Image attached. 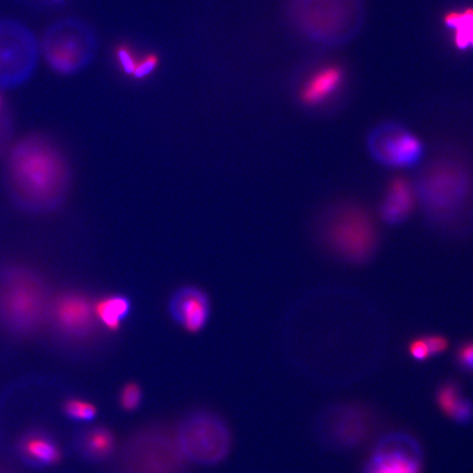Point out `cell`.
I'll return each mask as SVG.
<instances>
[{"label": "cell", "mask_w": 473, "mask_h": 473, "mask_svg": "<svg viewBox=\"0 0 473 473\" xmlns=\"http://www.w3.org/2000/svg\"><path fill=\"white\" fill-rule=\"evenodd\" d=\"M22 448L29 458L43 465H53L61 459L58 447L51 440L43 436L35 435L26 438Z\"/></svg>", "instance_id": "2e32d148"}, {"label": "cell", "mask_w": 473, "mask_h": 473, "mask_svg": "<svg viewBox=\"0 0 473 473\" xmlns=\"http://www.w3.org/2000/svg\"><path fill=\"white\" fill-rule=\"evenodd\" d=\"M427 345L430 348L431 356H438L447 351L449 342L444 335H424Z\"/></svg>", "instance_id": "cb8c5ba5"}, {"label": "cell", "mask_w": 473, "mask_h": 473, "mask_svg": "<svg viewBox=\"0 0 473 473\" xmlns=\"http://www.w3.org/2000/svg\"><path fill=\"white\" fill-rule=\"evenodd\" d=\"M367 147L379 165L396 169L417 165L424 154L422 141L401 124L394 122L375 127L368 135Z\"/></svg>", "instance_id": "277c9868"}, {"label": "cell", "mask_w": 473, "mask_h": 473, "mask_svg": "<svg viewBox=\"0 0 473 473\" xmlns=\"http://www.w3.org/2000/svg\"><path fill=\"white\" fill-rule=\"evenodd\" d=\"M113 436L104 428H95L88 433L85 438V447L88 454L95 457H104L113 449Z\"/></svg>", "instance_id": "e0dca14e"}, {"label": "cell", "mask_w": 473, "mask_h": 473, "mask_svg": "<svg viewBox=\"0 0 473 473\" xmlns=\"http://www.w3.org/2000/svg\"><path fill=\"white\" fill-rule=\"evenodd\" d=\"M13 182L19 193L33 203L51 205L58 200L66 184L61 158L47 147L24 145L13 156Z\"/></svg>", "instance_id": "7a4b0ae2"}, {"label": "cell", "mask_w": 473, "mask_h": 473, "mask_svg": "<svg viewBox=\"0 0 473 473\" xmlns=\"http://www.w3.org/2000/svg\"><path fill=\"white\" fill-rule=\"evenodd\" d=\"M296 26L314 43L341 47L360 33L365 19L363 0H293Z\"/></svg>", "instance_id": "6da1fadb"}, {"label": "cell", "mask_w": 473, "mask_h": 473, "mask_svg": "<svg viewBox=\"0 0 473 473\" xmlns=\"http://www.w3.org/2000/svg\"><path fill=\"white\" fill-rule=\"evenodd\" d=\"M55 318L63 331L79 335L90 329L95 318V305L85 296L68 294L57 301Z\"/></svg>", "instance_id": "30bf717a"}, {"label": "cell", "mask_w": 473, "mask_h": 473, "mask_svg": "<svg viewBox=\"0 0 473 473\" xmlns=\"http://www.w3.org/2000/svg\"><path fill=\"white\" fill-rule=\"evenodd\" d=\"M468 189V179L461 168L449 163L436 165L419 179L417 194L427 209L446 211L460 204Z\"/></svg>", "instance_id": "8992f818"}, {"label": "cell", "mask_w": 473, "mask_h": 473, "mask_svg": "<svg viewBox=\"0 0 473 473\" xmlns=\"http://www.w3.org/2000/svg\"><path fill=\"white\" fill-rule=\"evenodd\" d=\"M436 403L446 417L458 424H468L473 419V401L465 396L460 387L446 381L436 391Z\"/></svg>", "instance_id": "7c38bea8"}, {"label": "cell", "mask_w": 473, "mask_h": 473, "mask_svg": "<svg viewBox=\"0 0 473 473\" xmlns=\"http://www.w3.org/2000/svg\"><path fill=\"white\" fill-rule=\"evenodd\" d=\"M170 316L190 333L203 330L211 316V300L205 291L195 286L179 288L168 303Z\"/></svg>", "instance_id": "9c48e42d"}, {"label": "cell", "mask_w": 473, "mask_h": 473, "mask_svg": "<svg viewBox=\"0 0 473 473\" xmlns=\"http://www.w3.org/2000/svg\"><path fill=\"white\" fill-rule=\"evenodd\" d=\"M343 80V72L335 66L316 72L301 90V100L309 106L320 104L333 95Z\"/></svg>", "instance_id": "4fadbf2b"}, {"label": "cell", "mask_w": 473, "mask_h": 473, "mask_svg": "<svg viewBox=\"0 0 473 473\" xmlns=\"http://www.w3.org/2000/svg\"><path fill=\"white\" fill-rule=\"evenodd\" d=\"M408 353H409L410 358L417 362H425L432 358L424 335L414 337L410 341L408 344Z\"/></svg>", "instance_id": "d6986e66"}, {"label": "cell", "mask_w": 473, "mask_h": 473, "mask_svg": "<svg viewBox=\"0 0 473 473\" xmlns=\"http://www.w3.org/2000/svg\"><path fill=\"white\" fill-rule=\"evenodd\" d=\"M364 473H423L422 448L410 435L391 433L377 442Z\"/></svg>", "instance_id": "5b68a950"}, {"label": "cell", "mask_w": 473, "mask_h": 473, "mask_svg": "<svg viewBox=\"0 0 473 473\" xmlns=\"http://www.w3.org/2000/svg\"><path fill=\"white\" fill-rule=\"evenodd\" d=\"M116 57H118V65L127 75L133 76L135 68H136L138 59L135 56L134 53L127 45H121L116 49Z\"/></svg>", "instance_id": "ffe728a7"}, {"label": "cell", "mask_w": 473, "mask_h": 473, "mask_svg": "<svg viewBox=\"0 0 473 473\" xmlns=\"http://www.w3.org/2000/svg\"><path fill=\"white\" fill-rule=\"evenodd\" d=\"M326 238L335 253L351 262H365L377 245V232L371 216L354 205L345 206L335 213L328 224Z\"/></svg>", "instance_id": "3957f363"}, {"label": "cell", "mask_w": 473, "mask_h": 473, "mask_svg": "<svg viewBox=\"0 0 473 473\" xmlns=\"http://www.w3.org/2000/svg\"><path fill=\"white\" fill-rule=\"evenodd\" d=\"M0 306L6 318L17 329L34 327L43 309V296L34 280L18 273L6 284Z\"/></svg>", "instance_id": "ba28073f"}, {"label": "cell", "mask_w": 473, "mask_h": 473, "mask_svg": "<svg viewBox=\"0 0 473 473\" xmlns=\"http://www.w3.org/2000/svg\"><path fill=\"white\" fill-rule=\"evenodd\" d=\"M180 444L183 451L192 459L214 463L227 453L228 434L217 419L198 415L183 424Z\"/></svg>", "instance_id": "52a82bcc"}, {"label": "cell", "mask_w": 473, "mask_h": 473, "mask_svg": "<svg viewBox=\"0 0 473 473\" xmlns=\"http://www.w3.org/2000/svg\"><path fill=\"white\" fill-rule=\"evenodd\" d=\"M65 411L72 419L78 421H90L97 414V409L90 402L80 399H72L65 404Z\"/></svg>", "instance_id": "ac0fdd59"}, {"label": "cell", "mask_w": 473, "mask_h": 473, "mask_svg": "<svg viewBox=\"0 0 473 473\" xmlns=\"http://www.w3.org/2000/svg\"><path fill=\"white\" fill-rule=\"evenodd\" d=\"M131 312V299L118 294L104 296L95 304V319L111 331L120 329Z\"/></svg>", "instance_id": "5bb4252c"}, {"label": "cell", "mask_w": 473, "mask_h": 473, "mask_svg": "<svg viewBox=\"0 0 473 473\" xmlns=\"http://www.w3.org/2000/svg\"><path fill=\"white\" fill-rule=\"evenodd\" d=\"M158 64H159V58H158L157 55H146V56L138 59L133 76L137 79H143V78L150 76L157 68Z\"/></svg>", "instance_id": "603a6c76"}, {"label": "cell", "mask_w": 473, "mask_h": 473, "mask_svg": "<svg viewBox=\"0 0 473 473\" xmlns=\"http://www.w3.org/2000/svg\"><path fill=\"white\" fill-rule=\"evenodd\" d=\"M415 198V190L406 177H394L379 209L381 219L389 225L401 224L413 211Z\"/></svg>", "instance_id": "8fae6325"}, {"label": "cell", "mask_w": 473, "mask_h": 473, "mask_svg": "<svg viewBox=\"0 0 473 473\" xmlns=\"http://www.w3.org/2000/svg\"><path fill=\"white\" fill-rule=\"evenodd\" d=\"M141 400H142V391L136 383H129L124 387L121 394V404L124 409L129 410V411L136 409L141 403Z\"/></svg>", "instance_id": "44dd1931"}, {"label": "cell", "mask_w": 473, "mask_h": 473, "mask_svg": "<svg viewBox=\"0 0 473 473\" xmlns=\"http://www.w3.org/2000/svg\"><path fill=\"white\" fill-rule=\"evenodd\" d=\"M444 22L453 31L454 43L458 49H473V8L451 11L446 15Z\"/></svg>", "instance_id": "9a60e30c"}, {"label": "cell", "mask_w": 473, "mask_h": 473, "mask_svg": "<svg viewBox=\"0 0 473 473\" xmlns=\"http://www.w3.org/2000/svg\"><path fill=\"white\" fill-rule=\"evenodd\" d=\"M459 367L467 373H473V341L463 343L456 353Z\"/></svg>", "instance_id": "7402d4cb"}]
</instances>
